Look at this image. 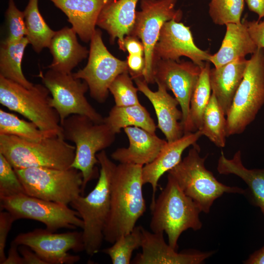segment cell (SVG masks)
Here are the masks:
<instances>
[{"instance_id": "obj_13", "label": "cell", "mask_w": 264, "mask_h": 264, "mask_svg": "<svg viewBox=\"0 0 264 264\" xmlns=\"http://www.w3.org/2000/svg\"><path fill=\"white\" fill-rule=\"evenodd\" d=\"M90 42L86 66L72 74L87 83L92 98L103 103L108 97L112 81L120 74L128 72L127 62L110 52L103 43L100 30L96 29Z\"/></svg>"}, {"instance_id": "obj_2", "label": "cell", "mask_w": 264, "mask_h": 264, "mask_svg": "<svg viewBox=\"0 0 264 264\" xmlns=\"http://www.w3.org/2000/svg\"><path fill=\"white\" fill-rule=\"evenodd\" d=\"M100 169L97 182L89 194L78 196L71 203L84 223L85 251L93 256L100 250L110 209L111 181L116 165L103 150L96 155Z\"/></svg>"}, {"instance_id": "obj_8", "label": "cell", "mask_w": 264, "mask_h": 264, "mask_svg": "<svg viewBox=\"0 0 264 264\" xmlns=\"http://www.w3.org/2000/svg\"><path fill=\"white\" fill-rule=\"evenodd\" d=\"M264 105V49L248 60L242 81L226 115V136L242 133Z\"/></svg>"}, {"instance_id": "obj_12", "label": "cell", "mask_w": 264, "mask_h": 264, "mask_svg": "<svg viewBox=\"0 0 264 264\" xmlns=\"http://www.w3.org/2000/svg\"><path fill=\"white\" fill-rule=\"evenodd\" d=\"M41 77L51 94L50 104L57 111L61 125L73 114L87 116L96 123L104 122V117L85 96L89 88L85 81L75 78L72 73H64L50 69Z\"/></svg>"}, {"instance_id": "obj_5", "label": "cell", "mask_w": 264, "mask_h": 264, "mask_svg": "<svg viewBox=\"0 0 264 264\" xmlns=\"http://www.w3.org/2000/svg\"><path fill=\"white\" fill-rule=\"evenodd\" d=\"M66 140L75 144V154L71 167L79 170L83 176L82 194L90 180L98 176L96 155L110 146L115 134L104 122L96 123L85 115L73 114L61 124Z\"/></svg>"}, {"instance_id": "obj_11", "label": "cell", "mask_w": 264, "mask_h": 264, "mask_svg": "<svg viewBox=\"0 0 264 264\" xmlns=\"http://www.w3.org/2000/svg\"><path fill=\"white\" fill-rule=\"evenodd\" d=\"M140 11H136L135 22L130 35L138 38L144 47L145 66L143 79L154 84L153 55L154 47L161 29L167 22H180L183 13L176 9L177 0H140Z\"/></svg>"}, {"instance_id": "obj_34", "label": "cell", "mask_w": 264, "mask_h": 264, "mask_svg": "<svg viewBox=\"0 0 264 264\" xmlns=\"http://www.w3.org/2000/svg\"><path fill=\"white\" fill-rule=\"evenodd\" d=\"M245 0H210L209 14L213 22L219 25L240 23Z\"/></svg>"}, {"instance_id": "obj_6", "label": "cell", "mask_w": 264, "mask_h": 264, "mask_svg": "<svg viewBox=\"0 0 264 264\" xmlns=\"http://www.w3.org/2000/svg\"><path fill=\"white\" fill-rule=\"evenodd\" d=\"M199 153V147L196 143L187 155L168 173L201 212L208 213L215 200L224 193L245 194V191L240 187L219 182L205 166L207 156L201 157Z\"/></svg>"}, {"instance_id": "obj_1", "label": "cell", "mask_w": 264, "mask_h": 264, "mask_svg": "<svg viewBox=\"0 0 264 264\" xmlns=\"http://www.w3.org/2000/svg\"><path fill=\"white\" fill-rule=\"evenodd\" d=\"M142 167L120 163L115 168L111 181L110 212L104 230V239L110 243L131 232L146 211Z\"/></svg>"}, {"instance_id": "obj_31", "label": "cell", "mask_w": 264, "mask_h": 264, "mask_svg": "<svg viewBox=\"0 0 264 264\" xmlns=\"http://www.w3.org/2000/svg\"><path fill=\"white\" fill-rule=\"evenodd\" d=\"M226 116L215 95L212 93L204 110L201 128L202 135L207 137L216 146L223 148L226 136Z\"/></svg>"}, {"instance_id": "obj_17", "label": "cell", "mask_w": 264, "mask_h": 264, "mask_svg": "<svg viewBox=\"0 0 264 264\" xmlns=\"http://www.w3.org/2000/svg\"><path fill=\"white\" fill-rule=\"evenodd\" d=\"M142 251L131 262L134 264H200L215 252L195 250L179 253L166 243L163 233L150 232L141 227Z\"/></svg>"}, {"instance_id": "obj_27", "label": "cell", "mask_w": 264, "mask_h": 264, "mask_svg": "<svg viewBox=\"0 0 264 264\" xmlns=\"http://www.w3.org/2000/svg\"><path fill=\"white\" fill-rule=\"evenodd\" d=\"M104 122L115 134L130 126L139 127L152 133H155L156 129L148 111L140 103L124 107L115 105L104 117Z\"/></svg>"}, {"instance_id": "obj_16", "label": "cell", "mask_w": 264, "mask_h": 264, "mask_svg": "<svg viewBox=\"0 0 264 264\" xmlns=\"http://www.w3.org/2000/svg\"><path fill=\"white\" fill-rule=\"evenodd\" d=\"M211 54L195 44L189 26L174 20L163 25L154 47L153 64L158 60L178 61L182 56L203 67L209 62Z\"/></svg>"}, {"instance_id": "obj_45", "label": "cell", "mask_w": 264, "mask_h": 264, "mask_svg": "<svg viewBox=\"0 0 264 264\" xmlns=\"http://www.w3.org/2000/svg\"><path fill=\"white\" fill-rule=\"evenodd\" d=\"M245 264H264V246L251 254L243 262Z\"/></svg>"}, {"instance_id": "obj_4", "label": "cell", "mask_w": 264, "mask_h": 264, "mask_svg": "<svg viewBox=\"0 0 264 264\" xmlns=\"http://www.w3.org/2000/svg\"><path fill=\"white\" fill-rule=\"evenodd\" d=\"M0 153L15 169L44 167L66 170L71 168L75 147L62 136L35 140L0 134Z\"/></svg>"}, {"instance_id": "obj_42", "label": "cell", "mask_w": 264, "mask_h": 264, "mask_svg": "<svg viewBox=\"0 0 264 264\" xmlns=\"http://www.w3.org/2000/svg\"><path fill=\"white\" fill-rule=\"evenodd\" d=\"M23 264H46L34 251L29 247L20 245L18 247Z\"/></svg>"}, {"instance_id": "obj_43", "label": "cell", "mask_w": 264, "mask_h": 264, "mask_svg": "<svg viewBox=\"0 0 264 264\" xmlns=\"http://www.w3.org/2000/svg\"><path fill=\"white\" fill-rule=\"evenodd\" d=\"M19 246L14 242L12 241L8 255L3 264H23L22 258L19 251Z\"/></svg>"}, {"instance_id": "obj_23", "label": "cell", "mask_w": 264, "mask_h": 264, "mask_svg": "<svg viewBox=\"0 0 264 264\" xmlns=\"http://www.w3.org/2000/svg\"><path fill=\"white\" fill-rule=\"evenodd\" d=\"M76 35L72 27L66 26L55 32L48 47L53 57L49 69L70 73L88 57L89 50L78 43Z\"/></svg>"}, {"instance_id": "obj_26", "label": "cell", "mask_w": 264, "mask_h": 264, "mask_svg": "<svg viewBox=\"0 0 264 264\" xmlns=\"http://www.w3.org/2000/svg\"><path fill=\"white\" fill-rule=\"evenodd\" d=\"M217 169L220 174L236 175L245 183L251 202L260 208L264 217V169L246 168L242 163L240 151L236 152L231 159L226 157L221 151Z\"/></svg>"}, {"instance_id": "obj_32", "label": "cell", "mask_w": 264, "mask_h": 264, "mask_svg": "<svg viewBox=\"0 0 264 264\" xmlns=\"http://www.w3.org/2000/svg\"><path fill=\"white\" fill-rule=\"evenodd\" d=\"M0 134L35 140L57 136L43 131L30 121L20 119L15 114L2 109L0 110Z\"/></svg>"}, {"instance_id": "obj_20", "label": "cell", "mask_w": 264, "mask_h": 264, "mask_svg": "<svg viewBox=\"0 0 264 264\" xmlns=\"http://www.w3.org/2000/svg\"><path fill=\"white\" fill-rule=\"evenodd\" d=\"M124 131L129 139V147L118 148L111 154L112 159L120 163L143 166L153 161L167 143L155 133L139 127H127Z\"/></svg>"}, {"instance_id": "obj_21", "label": "cell", "mask_w": 264, "mask_h": 264, "mask_svg": "<svg viewBox=\"0 0 264 264\" xmlns=\"http://www.w3.org/2000/svg\"><path fill=\"white\" fill-rule=\"evenodd\" d=\"M67 17L83 42L90 41L102 10L116 0H49Z\"/></svg>"}, {"instance_id": "obj_39", "label": "cell", "mask_w": 264, "mask_h": 264, "mask_svg": "<svg viewBox=\"0 0 264 264\" xmlns=\"http://www.w3.org/2000/svg\"><path fill=\"white\" fill-rule=\"evenodd\" d=\"M242 20L247 26L250 37L257 47L264 49V18L262 21H248L245 18Z\"/></svg>"}, {"instance_id": "obj_14", "label": "cell", "mask_w": 264, "mask_h": 264, "mask_svg": "<svg viewBox=\"0 0 264 264\" xmlns=\"http://www.w3.org/2000/svg\"><path fill=\"white\" fill-rule=\"evenodd\" d=\"M13 241L18 245L29 247L46 264H74L80 257L68 252L85 251L82 231L56 233L46 228H37L17 235Z\"/></svg>"}, {"instance_id": "obj_33", "label": "cell", "mask_w": 264, "mask_h": 264, "mask_svg": "<svg viewBox=\"0 0 264 264\" xmlns=\"http://www.w3.org/2000/svg\"><path fill=\"white\" fill-rule=\"evenodd\" d=\"M141 227L135 226L131 232L120 236L110 247L103 250V252L110 257L113 264L131 263L133 252L141 246Z\"/></svg>"}, {"instance_id": "obj_3", "label": "cell", "mask_w": 264, "mask_h": 264, "mask_svg": "<svg viewBox=\"0 0 264 264\" xmlns=\"http://www.w3.org/2000/svg\"><path fill=\"white\" fill-rule=\"evenodd\" d=\"M150 208L151 230L155 233L165 232L168 244L176 250L178 240L184 231L189 229L198 231L202 227L199 207L169 174L165 187Z\"/></svg>"}, {"instance_id": "obj_38", "label": "cell", "mask_w": 264, "mask_h": 264, "mask_svg": "<svg viewBox=\"0 0 264 264\" xmlns=\"http://www.w3.org/2000/svg\"><path fill=\"white\" fill-rule=\"evenodd\" d=\"M13 216L8 211L0 212V264H3L6 259L5 253L7 236L13 222L15 221Z\"/></svg>"}, {"instance_id": "obj_22", "label": "cell", "mask_w": 264, "mask_h": 264, "mask_svg": "<svg viewBox=\"0 0 264 264\" xmlns=\"http://www.w3.org/2000/svg\"><path fill=\"white\" fill-rule=\"evenodd\" d=\"M247 63L248 60L245 58H240L220 67L210 68L212 93L226 116L242 81Z\"/></svg>"}, {"instance_id": "obj_15", "label": "cell", "mask_w": 264, "mask_h": 264, "mask_svg": "<svg viewBox=\"0 0 264 264\" xmlns=\"http://www.w3.org/2000/svg\"><path fill=\"white\" fill-rule=\"evenodd\" d=\"M202 68L191 61L158 60L153 64L154 83L171 90L179 103L183 131L188 120L191 97Z\"/></svg>"}, {"instance_id": "obj_41", "label": "cell", "mask_w": 264, "mask_h": 264, "mask_svg": "<svg viewBox=\"0 0 264 264\" xmlns=\"http://www.w3.org/2000/svg\"><path fill=\"white\" fill-rule=\"evenodd\" d=\"M122 50L127 51L130 54L144 56V47L142 43L138 38L133 36L128 35L125 37Z\"/></svg>"}, {"instance_id": "obj_30", "label": "cell", "mask_w": 264, "mask_h": 264, "mask_svg": "<svg viewBox=\"0 0 264 264\" xmlns=\"http://www.w3.org/2000/svg\"><path fill=\"white\" fill-rule=\"evenodd\" d=\"M26 37L33 49L40 53L48 47L55 32L47 24L38 8V0H28L23 11Z\"/></svg>"}, {"instance_id": "obj_36", "label": "cell", "mask_w": 264, "mask_h": 264, "mask_svg": "<svg viewBox=\"0 0 264 264\" xmlns=\"http://www.w3.org/2000/svg\"><path fill=\"white\" fill-rule=\"evenodd\" d=\"M22 194L25 190L15 169L0 153V199Z\"/></svg>"}, {"instance_id": "obj_29", "label": "cell", "mask_w": 264, "mask_h": 264, "mask_svg": "<svg viewBox=\"0 0 264 264\" xmlns=\"http://www.w3.org/2000/svg\"><path fill=\"white\" fill-rule=\"evenodd\" d=\"M206 62L192 93L190 103L189 114L184 133L200 130L204 110L211 98L212 90L209 81L210 66Z\"/></svg>"}, {"instance_id": "obj_19", "label": "cell", "mask_w": 264, "mask_h": 264, "mask_svg": "<svg viewBox=\"0 0 264 264\" xmlns=\"http://www.w3.org/2000/svg\"><path fill=\"white\" fill-rule=\"evenodd\" d=\"M201 136L202 132L198 130L185 133L181 138L175 141L167 142L156 158L151 163L142 167L143 183L144 185L149 184L152 188L150 207L155 202L157 186L160 177L180 162L184 150L195 144Z\"/></svg>"}, {"instance_id": "obj_37", "label": "cell", "mask_w": 264, "mask_h": 264, "mask_svg": "<svg viewBox=\"0 0 264 264\" xmlns=\"http://www.w3.org/2000/svg\"><path fill=\"white\" fill-rule=\"evenodd\" d=\"M5 19L8 34L4 41L14 42L26 36L27 30L23 11H20L17 7L14 0H8Z\"/></svg>"}, {"instance_id": "obj_18", "label": "cell", "mask_w": 264, "mask_h": 264, "mask_svg": "<svg viewBox=\"0 0 264 264\" xmlns=\"http://www.w3.org/2000/svg\"><path fill=\"white\" fill-rule=\"evenodd\" d=\"M138 91L142 92L151 102L154 108L157 119V126L166 137L168 142L175 141L184 134L181 121L182 113L177 108L179 103L172 96L166 88L156 83L157 91H154L142 78L134 79Z\"/></svg>"}, {"instance_id": "obj_9", "label": "cell", "mask_w": 264, "mask_h": 264, "mask_svg": "<svg viewBox=\"0 0 264 264\" xmlns=\"http://www.w3.org/2000/svg\"><path fill=\"white\" fill-rule=\"evenodd\" d=\"M15 170L25 194L30 196L68 205L82 195L83 176L75 168L30 167Z\"/></svg>"}, {"instance_id": "obj_7", "label": "cell", "mask_w": 264, "mask_h": 264, "mask_svg": "<svg viewBox=\"0 0 264 264\" xmlns=\"http://www.w3.org/2000/svg\"><path fill=\"white\" fill-rule=\"evenodd\" d=\"M49 93L44 85L35 84L27 88L0 75L2 106L20 113L43 131L63 137L59 116L50 104Z\"/></svg>"}, {"instance_id": "obj_35", "label": "cell", "mask_w": 264, "mask_h": 264, "mask_svg": "<svg viewBox=\"0 0 264 264\" xmlns=\"http://www.w3.org/2000/svg\"><path fill=\"white\" fill-rule=\"evenodd\" d=\"M129 72L120 74L112 81L109 90L113 96L115 105L129 106L140 104L137 96V87H135Z\"/></svg>"}, {"instance_id": "obj_10", "label": "cell", "mask_w": 264, "mask_h": 264, "mask_svg": "<svg viewBox=\"0 0 264 264\" xmlns=\"http://www.w3.org/2000/svg\"><path fill=\"white\" fill-rule=\"evenodd\" d=\"M0 207L9 212L15 220L29 219L43 223L52 232L61 228H83L78 213L68 205L48 201L25 194L0 198Z\"/></svg>"}, {"instance_id": "obj_24", "label": "cell", "mask_w": 264, "mask_h": 264, "mask_svg": "<svg viewBox=\"0 0 264 264\" xmlns=\"http://www.w3.org/2000/svg\"><path fill=\"white\" fill-rule=\"evenodd\" d=\"M139 0H116L106 6L98 17L96 25L108 32L111 44L118 39L122 50L125 37L133 29Z\"/></svg>"}, {"instance_id": "obj_25", "label": "cell", "mask_w": 264, "mask_h": 264, "mask_svg": "<svg viewBox=\"0 0 264 264\" xmlns=\"http://www.w3.org/2000/svg\"><path fill=\"white\" fill-rule=\"evenodd\" d=\"M257 48L242 20L240 23L226 25V32L220 47L216 53L211 55L209 62L217 68L237 59L252 54Z\"/></svg>"}, {"instance_id": "obj_40", "label": "cell", "mask_w": 264, "mask_h": 264, "mask_svg": "<svg viewBox=\"0 0 264 264\" xmlns=\"http://www.w3.org/2000/svg\"><path fill=\"white\" fill-rule=\"evenodd\" d=\"M128 72L132 79L143 78L145 66L144 56L140 55L129 54L127 57Z\"/></svg>"}, {"instance_id": "obj_44", "label": "cell", "mask_w": 264, "mask_h": 264, "mask_svg": "<svg viewBox=\"0 0 264 264\" xmlns=\"http://www.w3.org/2000/svg\"><path fill=\"white\" fill-rule=\"evenodd\" d=\"M249 10L256 13L259 20L264 18V0H245Z\"/></svg>"}, {"instance_id": "obj_28", "label": "cell", "mask_w": 264, "mask_h": 264, "mask_svg": "<svg viewBox=\"0 0 264 264\" xmlns=\"http://www.w3.org/2000/svg\"><path fill=\"white\" fill-rule=\"evenodd\" d=\"M28 44L26 37L14 42H2L0 48V75L31 88L34 84L25 78L22 68L24 52Z\"/></svg>"}]
</instances>
